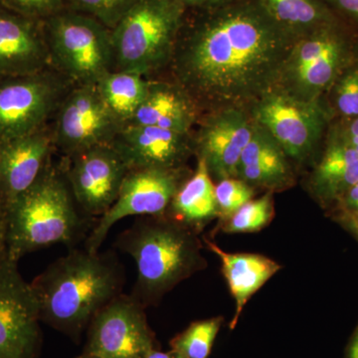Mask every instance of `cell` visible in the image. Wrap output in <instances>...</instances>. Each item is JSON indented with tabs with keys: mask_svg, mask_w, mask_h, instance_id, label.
<instances>
[{
	"mask_svg": "<svg viewBox=\"0 0 358 358\" xmlns=\"http://www.w3.org/2000/svg\"><path fill=\"white\" fill-rule=\"evenodd\" d=\"M194 136L195 155L204 160L212 179L237 178L238 167L253 134L248 110L224 109L203 115Z\"/></svg>",
	"mask_w": 358,
	"mask_h": 358,
	"instance_id": "cell-15",
	"label": "cell"
},
{
	"mask_svg": "<svg viewBox=\"0 0 358 358\" xmlns=\"http://www.w3.org/2000/svg\"><path fill=\"white\" fill-rule=\"evenodd\" d=\"M66 3L67 0H0V6L40 21L66 8Z\"/></svg>",
	"mask_w": 358,
	"mask_h": 358,
	"instance_id": "cell-31",
	"label": "cell"
},
{
	"mask_svg": "<svg viewBox=\"0 0 358 358\" xmlns=\"http://www.w3.org/2000/svg\"><path fill=\"white\" fill-rule=\"evenodd\" d=\"M358 207V181L348 190V193L341 200L338 206L334 209V214L355 210Z\"/></svg>",
	"mask_w": 358,
	"mask_h": 358,
	"instance_id": "cell-36",
	"label": "cell"
},
{
	"mask_svg": "<svg viewBox=\"0 0 358 358\" xmlns=\"http://www.w3.org/2000/svg\"><path fill=\"white\" fill-rule=\"evenodd\" d=\"M145 358H181L179 355H176L171 350L169 352H162L160 350V348H155V350H152L150 353H148V357Z\"/></svg>",
	"mask_w": 358,
	"mask_h": 358,
	"instance_id": "cell-39",
	"label": "cell"
},
{
	"mask_svg": "<svg viewBox=\"0 0 358 358\" xmlns=\"http://www.w3.org/2000/svg\"><path fill=\"white\" fill-rule=\"evenodd\" d=\"M30 284L41 322L80 343L99 310L122 294L124 271L113 251L74 248Z\"/></svg>",
	"mask_w": 358,
	"mask_h": 358,
	"instance_id": "cell-2",
	"label": "cell"
},
{
	"mask_svg": "<svg viewBox=\"0 0 358 358\" xmlns=\"http://www.w3.org/2000/svg\"><path fill=\"white\" fill-rule=\"evenodd\" d=\"M308 180V192L322 208L334 210L358 181V155L334 129Z\"/></svg>",
	"mask_w": 358,
	"mask_h": 358,
	"instance_id": "cell-21",
	"label": "cell"
},
{
	"mask_svg": "<svg viewBox=\"0 0 358 358\" xmlns=\"http://www.w3.org/2000/svg\"><path fill=\"white\" fill-rule=\"evenodd\" d=\"M224 320L222 315L195 320L171 338V352L181 358H208Z\"/></svg>",
	"mask_w": 358,
	"mask_h": 358,
	"instance_id": "cell-26",
	"label": "cell"
},
{
	"mask_svg": "<svg viewBox=\"0 0 358 358\" xmlns=\"http://www.w3.org/2000/svg\"><path fill=\"white\" fill-rule=\"evenodd\" d=\"M345 358H358V324L348 343Z\"/></svg>",
	"mask_w": 358,
	"mask_h": 358,
	"instance_id": "cell-38",
	"label": "cell"
},
{
	"mask_svg": "<svg viewBox=\"0 0 358 358\" xmlns=\"http://www.w3.org/2000/svg\"><path fill=\"white\" fill-rule=\"evenodd\" d=\"M286 31L299 39L339 17L324 0H258Z\"/></svg>",
	"mask_w": 358,
	"mask_h": 358,
	"instance_id": "cell-24",
	"label": "cell"
},
{
	"mask_svg": "<svg viewBox=\"0 0 358 358\" xmlns=\"http://www.w3.org/2000/svg\"><path fill=\"white\" fill-rule=\"evenodd\" d=\"M115 246L136 262L138 277L129 294L145 308L208 265L199 233L167 215L136 218Z\"/></svg>",
	"mask_w": 358,
	"mask_h": 358,
	"instance_id": "cell-4",
	"label": "cell"
},
{
	"mask_svg": "<svg viewBox=\"0 0 358 358\" xmlns=\"http://www.w3.org/2000/svg\"><path fill=\"white\" fill-rule=\"evenodd\" d=\"M71 82L53 67L0 79V140L44 128L55 115Z\"/></svg>",
	"mask_w": 358,
	"mask_h": 358,
	"instance_id": "cell-9",
	"label": "cell"
},
{
	"mask_svg": "<svg viewBox=\"0 0 358 358\" xmlns=\"http://www.w3.org/2000/svg\"><path fill=\"white\" fill-rule=\"evenodd\" d=\"M333 129L358 155V117L350 121H339Z\"/></svg>",
	"mask_w": 358,
	"mask_h": 358,
	"instance_id": "cell-33",
	"label": "cell"
},
{
	"mask_svg": "<svg viewBox=\"0 0 358 358\" xmlns=\"http://www.w3.org/2000/svg\"><path fill=\"white\" fill-rule=\"evenodd\" d=\"M296 38L259 3L187 10L169 65L201 115L249 110L274 88Z\"/></svg>",
	"mask_w": 358,
	"mask_h": 358,
	"instance_id": "cell-1",
	"label": "cell"
},
{
	"mask_svg": "<svg viewBox=\"0 0 358 358\" xmlns=\"http://www.w3.org/2000/svg\"><path fill=\"white\" fill-rule=\"evenodd\" d=\"M62 164L75 200L92 218H100L115 203L129 171L112 145L66 157Z\"/></svg>",
	"mask_w": 358,
	"mask_h": 358,
	"instance_id": "cell-14",
	"label": "cell"
},
{
	"mask_svg": "<svg viewBox=\"0 0 358 358\" xmlns=\"http://www.w3.org/2000/svg\"><path fill=\"white\" fill-rule=\"evenodd\" d=\"M201 117L196 103L182 87L173 80H150L147 95L126 126L157 127L192 133Z\"/></svg>",
	"mask_w": 358,
	"mask_h": 358,
	"instance_id": "cell-20",
	"label": "cell"
},
{
	"mask_svg": "<svg viewBox=\"0 0 358 358\" xmlns=\"http://www.w3.org/2000/svg\"><path fill=\"white\" fill-rule=\"evenodd\" d=\"M54 148L48 126L0 140V203L4 210L36 182L52 162Z\"/></svg>",
	"mask_w": 358,
	"mask_h": 358,
	"instance_id": "cell-17",
	"label": "cell"
},
{
	"mask_svg": "<svg viewBox=\"0 0 358 358\" xmlns=\"http://www.w3.org/2000/svg\"><path fill=\"white\" fill-rule=\"evenodd\" d=\"M248 112L279 143L294 166H303L313 159L334 119L326 99L303 102L275 87L257 100Z\"/></svg>",
	"mask_w": 358,
	"mask_h": 358,
	"instance_id": "cell-8",
	"label": "cell"
},
{
	"mask_svg": "<svg viewBox=\"0 0 358 358\" xmlns=\"http://www.w3.org/2000/svg\"><path fill=\"white\" fill-rule=\"evenodd\" d=\"M188 10H209L236 2L238 0H180Z\"/></svg>",
	"mask_w": 358,
	"mask_h": 358,
	"instance_id": "cell-34",
	"label": "cell"
},
{
	"mask_svg": "<svg viewBox=\"0 0 358 358\" xmlns=\"http://www.w3.org/2000/svg\"><path fill=\"white\" fill-rule=\"evenodd\" d=\"M7 256L6 242V210L0 203V260Z\"/></svg>",
	"mask_w": 358,
	"mask_h": 358,
	"instance_id": "cell-37",
	"label": "cell"
},
{
	"mask_svg": "<svg viewBox=\"0 0 358 358\" xmlns=\"http://www.w3.org/2000/svg\"><path fill=\"white\" fill-rule=\"evenodd\" d=\"M336 220L343 226L358 241V207L355 210L334 214Z\"/></svg>",
	"mask_w": 358,
	"mask_h": 358,
	"instance_id": "cell-35",
	"label": "cell"
},
{
	"mask_svg": "<svg viewBox=\"0 0 358 358\" xmlns=\"http://www.w3.org/2000/svg\"><path fill=\"white\" fill-rule=\"evenodd\" d=\"M324 99L339 121L358 117V66L355 61L341 72Z\"/></svg>",
	"mask_w": 358,
	"mask_h": 358,
	"instance_id": "cell-28",
	"label": "cell"
},
{
	"mask_svg": "<svg viewBox=\"0 0 358 358\" xmlns=\"http://www.w3.org/2000/svg\"><path fill=\"white\" fill-rule=\"evenodd\" d=\"M150 80L143 75L112 70L96 84L99 93L110 112L126 126L147 95Z\"/></svg>",
	"mask_w": 358,
	"mask_h": 358,
	"instance_id": "cell-25",
	"label": "cell"
},
{
	"mask_svg": "<svg viewBox=\"0 0 358 358\" xmlns=\"http://www.w3.org/2000/svg\"><path fill=\"white\" fill-rule=\"evenodd\" d=\"M237 178L266 192H284L296 185L293 162L274 138L255 122L240 159Z\"/></svg>",
	"mask_w": 358,
	"mask_h": 358,
	"instance_id": "cell-19",
	"label": "cell"
},
{
	"mask_svg": "<svg viewBox=\"0 0 358 358\" xmlns=\"http://www.w3.org/2000/svg\"><path fill=\"white\" fill-rule=\"evenodd\" d=\"M38 301L18 262L0 260V358H40L43 333Z\"/></svg>",
	"mask_w": 358,
	"mask_h": 358,
	"instance_id": "cell-11",
	"label": "cell"
},
{
	"mask_svg": "<svg viewBox=\"0 0 358 358\" xmlns=\"http://www.w3.org/2000/svg\"><path fill=\"white\" fill-rule=\"evenodd\" d=\"M110 145L129 169H178L195 155L194 136L150 126L122 127Z\"/></svg>",
	"mask_w": 358,
	"mask_h": 358,
	"instance_id": "cell-16",
	"label": "cell"
},
{
	"mask_svg": "<svg viewBox=\"0 0 358 358\" xmlns=\"http://www.w3.org/2000/svg\"><path fill=\"white\" fill-rule=\"evenodd\" d=\"M51 67L43 21L0 6V79L35 74Z\"/></svg>",
	"mask_w": 358,
	"mask_h": 358,
	"instance_id": "cell-18",
	"label": "cell"
},
{
	"mask_svg": "<svg viewBox=\"0 0 358 358\" xmlns=\"http://www.w3.org/2000/svg\"><path fill=\"white\" fill-rule=\"evenodd\" d=\"M203 242L206 248L218 257L221 271L234 300V315L229 324V329L233 331L252 296L279 273L282 266L262 254L233 253L221 249L207 238H203Z\"/></svg>",
	"mask_w": 358,
	"mask_h": 358,
	"instance_id": "cell-22",
	"label": "cell"
},
{
	"mask_svg": "<svg viewBox=\"0 0 358 358\" xmlns=\"http://www.w3.org/2000/svg\"><path fill=\"white\" fill-rule=\"evenodd\" d=\"M274 193L265 192L240 207L236 212L219 222V229L226 234H247L265 229L275 217Z\"/></svg>",
	"mask_w": 358,
	"mask_h": 358,
	"instance_id": "cell-27",
	"label": "cell"
},
{
	"mask_svg": "<svg viewBox=\"0 0 358 358\" xmlns=\"http://www.w3.org/2000/svg\"><path fill=\"white\" fill-rule=\"evenodd\" d=\"M215 199L219 222L229 217L240 207L254 199L256 189L237 178H226L215 185Z\"/></svg>",
	"mask_w": 358,
	"mask_h": 358,
	"instance_id": "cell-30",
	"label": "cell"
},
{
	"mask_svg": "<svg viewBox=\"0 0 358 358\" xmlns=\"http://www.w3.org/2000/svg\"><path fill=\"white\" fill-rule=\"evenodd\" d=\"M55 115L54 148L65 157L110 145L124 127L103 102L96 85H74Z\"/></svg>",
	"mask_w": 358,
	"mask_h": 358,
	"instance_id": "cell-12",
	"label": "cell"
},
{
	"mask_svg": "<svg viewBox=\"0 0 358 358\" xmlns=\"http://www.w3.org/2000/svg\"><path fill=\"white\" fill-rule=\"evenodd\" d=\"M141 0H67L66 8L95 18L112 30Z\"/></svg>",
	"mask_w": 358,
	"mask_h": 358,
	"instance_id": "cell-29",
	"label": "cell"
},
{
	"mask_svg": "<svg viewBox=\"0 0 358 358\" xmlns=\"http://www.w3.org/2000/svg\"><path fill=\"white\" fill-rule=\"evenodd\" d=\"M353 61L358 66V33L357 39H355V51H353Z\"/></svg>",
	"mask_w": 358,
	"mask_h": 358,
	"instance_id": "cell-41",
	"label": "cell"
},
{
	"mask_svg": "<svg viewBox=\"0 0 358 358\" xmlns=\"http://www.w3.org/2000/svg\"><path fill=\"white\" fill-rule=\"evenodd\" d=\"M52 67L74 85H96L114 69L110 29L64 8L43 21Z\"/></svg>",
	"mask_w": 358,
	"mask_h": 358,
	"instance_id": "cell-7",
	"label": "cell"
},
{
	"mask_svg": "<svg viewBox=\"0 0 358 358\" xmlns=\"http://www.w3.org/2000/svg\"><path fill=\"white\" fill-rule=\"evenodd\" d=\"M95 222L75 200L63 164L52 160L36 182L6 208L7 256L20 262L53 245L74 249L86 241Z\"/></svg>",
	"mask_w": 358,
	"mask_h": 358,
	"instance_id": "cell-3",
	"label": "cell"
},
{
	"mask_svg": "<svg viewBox=\"0 0 358 358\" xmlns=\"http://www.w3.org/2000/svg\"><path fill=\"white\" fill-rule=\"evenodd\" d=\"M187 10L180 0H141L110 30L113 70L147 77L169 67Z\"/></svg>",
	"mask_w": 358,
	"mask_h": 358,
	"instance_id": "cell-5",
	"label": "cell"
},
{
	"mask_svg": "<svg viewBox=\"0 0 358 358\" xmlns=\"http://www.w3.org/2000/svg\"><path fill=\"white\" fill-rule=\"evenodd\" d=\"M86 334L83 350L103 358H145L160 348L145 308L131 294H121L99 310Z\"/></svg>",
	"mask_w": 358,
	"mask_h": 358,
	"instance_id": "cell-13",
	"label": "cell"
},
{
	"mask_svg": "<svg viewBox=\"0 0 358 358\" xmlns=\"http://www.w3.org/2000/svg\"><path fill=\"white\" fill-rule=\"evenodd\" d=\"M192 173L187 167L129 169L115 203L96 220L85 249L99 252L110 229L122 219L166 215L174 195Z\"/></svg>",
	"mask_w": 358,
	"mask_h": 358,
	"instance_id": "cell-10",
	"label": "cell"
},
{
	"mask_svg": "<svg viewBox=\"0 0 358 358\" xmlns=\"http://www.w3.org/2000/svg\"><path fill=\"white\" fill-rule=\"evenodd\" d=\"M76 358H103V357H100V355H96V353L85 352V350H83V352H82L81 355H78V357Z\"/></svg>",
	"mask_w": 358,
	"mask_h": 358,
	"instance_id": "cell-40",
	"label": "cell"
},
{
	"mask_svg": "<svg viewBox=\"0 0 358 358\" xmlns=\"http://www.w3.org/2000/svg\"><path fill=\"white\" fill-rule=\"evenodd\" d=\"M214 188L206 164L197 157L196 169L179 187L166 215L199 234L219 218Z\"/></svg>",
	"mask_w": 358,
	"mask_h": 358,
	"instance_id": "cell-23",
	"label": "cell"
},
{
	"mask_svg": "<svg viewBox=\"0 0 358 358\" xmlns=\"http://www.w3.org/2000/svg\"><path fill=\"white\" fill-rule=\"evenodd\" d=\"M357 33L339 18L296 39L275 88L303 102L324 100L341 72L353 62Z\"/></svg>",
	"mask_w": 358,
	"mask_h": 358,
	"instance_id": "cell-6",
	"label": "cell"
},
{
	"mask_svg": "<svg viewBox=\"0 0 358 358\" xmlns=\"http://www.w3.org/2000/svg\"><path fill=\"white\" fill-rule=\"evenodd\" d=\"M338 17L358 31V0H324Z\"/></svg>",
	"mask_w": 358,
	"mask_h": 358,
	"instance_id": "cell-32",
	"label": "cell"
}]
</instances>
